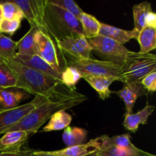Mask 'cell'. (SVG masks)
Here are the masks:
<instances>
[{"mask_svg":"<svg viewBox=\"0 0 156 156\" xmlns=\"http://www.w3.org/2000/svg\"><path fill=\"white\" fill-rule=\"evenodd\" d=\"M56 43L59 50L71 56L74 60L80 61L91 59L92 49L88 44V40L84 36L68 37Z\"/></svg>","mask_w":156,"mask_h":156,"instance_id":"obj_10","label":"cell"},{"mask_svg":"<svg viewBox=\"0 0 156 156\" xmlns=\"http://www.w3.org/2000/svg\"><path fill=\"white\" fill-rule=\"evenodd\" d=\"M48 99L50 98L41 96H35L34 99L29 103L18 105L15 108L9 109L0 108V134H5L9 132L30 111Z\"/></svg>","mask_w":156,"mask_h":156,"instance_id":"obj_7","label":"cell"},{"mask_svg":"<svg viewBox=\"0 0 156 156\" xmlns=\"http://www.w3.org/2000/svg\"><path fill=\"white\" fill-rule=\"evenodd\" d=\"M98 153V152H94V153H92L91 154V155H88L87 156H97ZM30 156H56V155H50V154L48 153V152H44V151H34Z\"/></svg>","mask_w":156,"mask_h":156,"instance_id":"obj_36","label":"cell"},{"mask_svg":"<svg viewBox=\"0 0 156 156\" xmlns=\"http://www.w3.org/2000/svg\"><path fill=\"white\" fill-rule=\"evenodd\" d=\"M154 71H156L155 54L130 51L122 66L119 81L125 85L141 83L145 76Z\"/></svg>","mask_w":156,"mask_h":156,"instance_id":"obj_4","label":"cell"},{"mask_svg":"<svg viewBox=\"0 0 156 156\" xmlns=\"http://www.w3.org/2000/svg\"><path fill=\"white\" fill-rule=\"evenodd\" d=\"M82 79L86 81L97 91L99 98L102 100H105L111 96V91L110 90V85L114 82L117 81V79L116 78L91 76V75L83 76Z\"/></svg>","mask_w":156,"mask_h":156,"instance_id":"obj_17","label":"cell"},{"mask_svg":"<svg viewBox=\"0 0 156 156\" xmlns=\"http://www.w3.org/2000/svg\"><path fill=\"white\" fill-rule=\"evenodd\" d=\"M66 66L76 69L83 76H97L112 77L117 79L119 81L122 72V66L111 62L103 60H97L94 59H88L86 60H72L66 63Z\"/></svg>","mask_w":156,"mask_h":156,"instance_id":"obj_6","label":"cell"},{"mask_svg":"<svg viewBox=\"0 0 156 156\" xmlns=\"http://www.w3.org/2000/svg\"><path fill=\"white\" fill-rule=\"evenodd\" d=\"M36 133L34 131H9L0 138V152L15 153L21 150V147L29 137Z\"/></svg>","mask_w":156,"mask_h":156,"instance_id":"obj_12","label":"cell"},{"mask_svg":"<svg viewBox=\"0 0 156 156\" xmlns=\"http://www.w3.org/2000/svg\"><path fill=\"white\" fill-rule=\"evenodd\" d=\"M88 134V131L85 129L75 126H68L62 133V140L67 147L77 146L83 143Z\"/></svg>","mask_w":156,"mask_h":156,"instance_id":"obj_23","label":"cell"},{"mask_svg":"<svg viewBox=\"0 0 156 156\" xmlns=\"http://www.w3.org/2000/svg\"><path fill=\"white\" fill-rule=\"evenodd\" d=\"M2 89H5V88H0V91H1V90H2Z\"/></svg>","mask_w":156,"mask_h":156,"instance_id":"obj_38","label":"cell"},{"mask_svg":"<svg viewBox=\"0 0 156 156\" xmlns=\"http://www.w3.org/2000/svg\"><path fill=\"white\" fill-rule=\"evenodd\" d=\"M88 44L94 53L103 59V61L111 62L123 66L130 50L126 47L110 38L98 36L88 40Z\"/></svg>","mask_w":156,"mask_h":156,"instance_id":"obj_5","label":"cell"},{"mask_svg":"<svg viewBox=\"0 0 156 156\" xmlns=\"http://www.w3.org/2000/svg\"><path fill=\"white\" fill-rule=\"evenodd\" d=\"M16 41L0 32V60L12 61L17 54Z\"/></svg>","mask_w":156,"mask_h":156,"instance_id":"obj_25","label":"cell"},{"mask_svg":"<svg viewBox=\"0 0 156 156\" xmlns=\"http://www.w3.org/2000/svg\"><path fill=\"white\" fill-rule=\"evenodd\" d=\"M27 97L25 91H12V88L2 89L0 91V107L2 109L15 108Z\"/></svg>","mask_w":156,"mask_h":156,"instance_id":"obj_21","label":"cell"},{"mask_svg":"<svg viewBox=\"0 0 156 156\" xmlns=\"http://www.w3.org/2000/svg\"><path fill=\"white\" fill-rule=\"evenodd\" d=\"M19 7L30 27H36L38 31L49 35L44 21V9L47 0H14Z\"/></svg>","mask_w":156,"mask_h":156,"instance_id":"obj_8","label":"cell"},{"mask_svg":"<svg viewBox=\"0 0 156 156\" xmlns=\"http://www.w3.org/2000/svg\"><path fill=\"white\" fill-rule=\"evenodd\" d=\"M133 146H134V145L131 142V136L126 133L113 137L108 136L105 142L103 150L111 147L131 148Z\"/></svg>","mask_w":156,"mask_h":156,"instance_id":"obj_28","label":"cell"},{"mask_svg":"<svg viewBox=\"0 0 156 156\" xmlns=\"http://www.w3.org/2000/svg\"><path fill=\"white\" fill-rule=\"evenodd\" d=\"M37 29L36 27H30V30L26 33V34L22 38L17 41V55H36L35 53V44L34 35Z\"/></svg>","mask_w":156,"mask_h":156,"instance_id":"obj_22","label":"cell"},{"mask_svg":"<svg viewBox=\"0 0 156 156\" xmlns=\"http://www.w3.org/2000/svg\"><path fill=\"white\" fill-rule=\"evenodd\" d=\"M3 19V14H2V5L0 4V23Z\"/></svg>","mask_w":156,"mask_h":156,"instance_id":"obj_37","label":"cell"},{"mask_svg":"<svg viewBox=\"0 0 156 156\" xmlns=\"http://www.w3.org/2000/svg\"><path fill=\"white\" fill-rule=\"evenodd\" d=\"M140 46V53H149L156 48V28L146 25L136 38Z\"/></svg>","mask_w":156,"mask_h":156,"instance_id":"obj_19","label":"cell"},{"mask_svg":"<svg viewBox=\"0 0 156 156\" xmlns=\"http://www.w3.org/2000/svg\"><path fill=\"white\" fill-rule=\"evenodd\" d=\"M82 79V75L79 71L73 67L66 66L62 72L61 81L64 86H66L69 89H76V85Z\"/></svg>","mask_w":156,"mask_h":156,"instance_id":"obj_27","label":"cell"},{"mask_svg":"<svg viewBox=\"0 0 156 156\" xmlns=\"http://www.w3.org/2000/svg\"><path fill=\"white\" fill-rule=\"evenodd\" d=\"M2 9L3 18L4 19L22 20L24 18L21 9L13 1L0 2Z\"/></svg>","mask_w":156,"mask_h":156,"instance_id":"obj_29","label":"cell"},{"mask_svg":"<svg viewBox=\"0 0 156 156\" xmlns=\"http://www.w3.org/2000/svg\"><path fill=\"white\" fill-rule=\"evenodd\" d=\"M116 93L124 102L126 107L125 115H128L133 113V107L137 98L141 96L146 95L147 91L141 83H136L133 85H125L122 89Z\"/></svg>","mask_w":156,"mask_h":156,"instance_id":"obj_14","label":"cell"},{"mask_svg":"<svg viewBox=\"0 0 156 156\" xmlns=\"http://www.w3.org/2000/svg\"><path fill=\"white\" fill-rule=\"evenodd\" d=\"M73 120V117L66 112V111H59L54 113L49 119V122L42 129V132H52V131L65 129L69 126Z\"/></svg>","mask_w":156,"mask_h":156,"instance_id":"obj_20","label":"cell"},{"mask_svg":"<svg viewBox=\"0 0 156 156\" xmlns=\"http://www.w3.org/2000/svg\"><path fill=\"white\" fill-rule=\"evenodd\" d=\"M34 44L37 56L46 61L56 72L62 73L57 50L51 37L37 30L34 35Z\"/></svg>","mask_w":156,"mask_h":156,"instance_id":"obj_9","label":"cell"},{"mask_svg":"<svg viewBox=\"0 0 156 156\" xmlns=\"http://www.w3.org/2000/svg\"><path fill=\"white\" fill-rule=\"evenodd\" d=\"M152 12L150 2H143L135 5L133 7V15L134 18V29L139 32L146 26V18L148 14Z\"/></svg>","mask_w":156,"mask_h":156,"instance_id":"obj_26","label":"cell"},{"mask_svg":"<svg viewBox=\"0 0 156 156\" xmlns=\"http://www.w3.org/2000/svg\"><path fill=\"white\" fill-rule=\"evenodd\" d=\"M34 150L26 149V150H20L19 152L15 153H2L0 152V156H30Z\"/></svg>","mask_w":156,"mask_h":156,"instance_id":"obj_35","label":"cell"},{"mask_svg":"<svg viewBox=\"0 0 156 156\" xmlns=\"http://www.w3.org/2000/svg\"><path fill=\"white\" fill-rule=\"evenodd\" d=\"M15 88V78L5 62L0 60V88Z\"/></svg>","mask_w":156,"mask_h":156,"instance_id":"obj_30","label":"cell"},{"mask_svg":"<svg viewBox=\"0 0 156 156\" xmlns=\"http://www.w3.org/2000/svg\"><path fill=\"white\" fill-rule=\"evenodd\" d=\"M3 62L11 70L15 78V88L22 89L25 92L50 98L58 91V87L63 85L62 82L15 60Z\"/></svg>","mask_w":156,"mask_h":156,"instance_id":"obj_2","label":"cell"},{"mask_svg":"<svg viewBox=\"0 0 156 156\" xmlns=\"http://www.w3.org/2000/svg\"><path fill=\"white\" fill-rule=\"evenodd\" d=\"M44 21L50 36L56 42L68 37L84 36L82 26L78 18L64 9L52 4L50 0L46 2Z\"/></svg>","mask_w":156,"mask_h":156,"instance_id":"obj_3","label":"cell"},{"mask_svg":"<svg viewBox=\"0 0 156 156\" xmlns=\"http://www.w3.org/2000/svg\"><path fill=\"white\" fill-rule=\"evenodd\" d=\"M155 111V106L147 105L143 110L136 114L125 115L123 125L124 128L132 133H136L139 129L140 124H146L148 119Z\"/></svg>","mask_w":156,"mask_h":156,"instance_id":"obj_16","label":"cell"},{"mask_svg":"<svg viewBox=\"0 0 156 156\" xmlns=\"http://www.w3.org/2000/svg\"><path fill=\"white\" fill-rule=\"evenodd\" d=\"M50 2L52 4L57 5L58 7L74 15L76 18H79L81 14L83 12L79 5L73 0H50Z\"/></svg>","mask_w":156,"mask_h":156,"instance_id":"obj_31","label":"cell"},{"mask_svg":"<svg viewBox=\"0 0 156 156\" xmlns=\"http://www.w3.org/2000/svg\"><path fill=\"white\" fill-rule=\"evenodd\" d=\"M139 31L136 29L132 30H126L123 29L115 27L109 24L101 23V28L99 35L110 38L120 44H124L129 42L130 40H136Z\"/></svg>","mask_w":156,"mask_h":156,"instance_id":"obj_15","label":"cell"},{"mask_svg":"<svg viewBox=\"0 0 156 156\" xmlns=\"http://www.w3.org/2000/svg\"><path fill=\"white\" fill-rule=\"evenodd\" d=\"M97 156H155L153 154L143 151L136 146L131 148L111 147L98 153Z\"/></svg>","mask_w":156,"mask_h":156,"instance_id":"obj_24","label":"cell"},{"mask_svg":"<svg viewBox=\"0 0 156 156\" xmlns=\"http://www.w3.org/2000/svg\"><path fill=\"white\" fill-rule=\"evenodd\" d=\"M141 84L147 92H155L156 91V71L145 76L142 79Z\"/></svg>","mask_w":156,"mask_h":156,"instance_id":"obj_33","label":"cell"},{"mask_svg":"<svg viewBox=\"0 0 156 156\" xmlns=\"http://www.w3.org/2000/svg\"><path fill=\"white\" fill-rule=\"evenodd\" d=\"M87 99L86 95L78 92L76 89L59 90L53 97L30 111L9 131H34L37 133L54 113L71 109Z\"/></svg>","mask_w":156,"mask_h":156,"instance_id":"obj_1","label":"cell"},{"mask_svg":"<svg viewBox=\"0 0 156 156\" xmlns=\"http://www.w3.org/2000/svg\"><path fill=\"white\" fill-rule=\"evenodd\" d=\"M21 20L4 19L0 23V32L2 34H8L10 36H13L14 34L21 27Z\"/></svg>","mask_w":156,"mask_h":156,"instance_id":"obj_32","label":"cell"},{"mask_svg":"<svg viewBox=\"0 0 156 156\" xmlns=\"http://www.w3.org/2000/svg\"><path fill=\"white\" fill-rule=\"evenodd\" d=\"M82 26L83 35L87 40L92 39L98 36L101 28V22L93 15L83 12L78 18Z\"/></svg>","mask_w":156,"mask_h":156,"instance_id":"obj_18","label":"cell"},{"mask_svg":"<svg viewBox=\"0 0 156 156\" xmlns=\"http://www.w3.org/2000/svg\"><path fill=\"white\" fill-rule=\"evenodd\" d=\"M108 137V135H103L91 140L86 143L66 147L61 150L48 152V153L56 156H87L103 150L105 142Z\"/></svg>","mask_w":156,"mask_h":156,"instance_id":"obj_11","label":"cell"},{"mask_svg":"<svg viewBox=\"0 0 156 156\" xmlns=\"http://www.w3.org/2000/svg\"><path fill=\"white\" fill-rule=\"evenodd\" d=\"M146 25L156 28V15L155 12H152L148 14L146 18Z\"/></svg>","mask_w":156,"mask_h":156,"instance_id":"obj_34","label":"cell"},{"mask_svg":"<svg viewBox=\"0 0 156 156\" xmlns=\"http://www.w3.org/2000/svg\"><path fill=\"white\" fill-rule=\"evenodd\" d=\"M13 60L16 61L18 63L22 64L25 66L29 67L30 69L40 72L58 82H62L61 81V74L56 72L53 67L50 66L46 61L41 59L40 56L37 55H27V56H23V55H17Z\"/></svg>","mask_w":156,"mask_h":156,"instance_id":"obj_13","label":"cell"}]
</instances>
